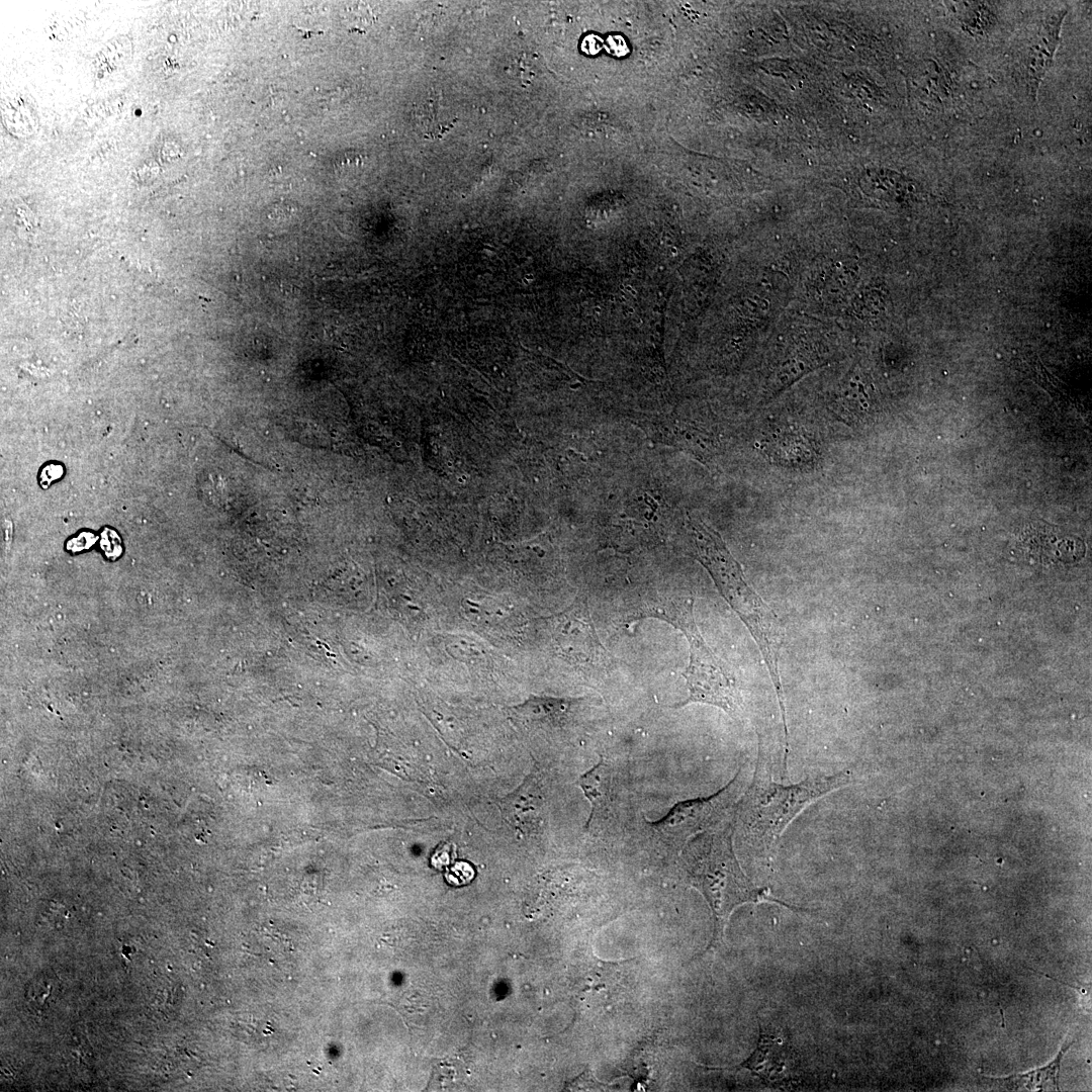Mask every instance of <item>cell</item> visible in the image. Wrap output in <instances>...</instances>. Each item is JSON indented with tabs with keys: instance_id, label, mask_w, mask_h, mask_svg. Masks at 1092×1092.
<instances>
[{
	"instance_id": "obj_6",
	"label": "cell",
	"mask_w": 1092,
	"mask_h": 1092,
	"mask_svg": "<svg viewBox=\"0 0 1092 1092\" xmlns=\"http://www.w3.org/2000/svg\"><path fill=\"white\" fill-rule=\"evenodd\" d=\"M1066 13L1061 11L1044 20L1036 39L1025 52L1022 67L1030 94H1036L1038 84L1053 62Z\"/></svg>"
},
{
	"instance_id": "obj_4",
	"label": "cell",
	"mask_w": 1092,
	"mask_h": 1092,
	"mask_svg": "<svg viewBox=\"0 0 1092 1092\" xmlns=\"http://www.w3.org/2000/svg\"><path fill=\"white\" fill-rule=\"evenodd\" d=\"M732 822L708 829L692 837L680 849L682 867L706 898L713 914L722 920L744 903L776 902L789 906L755 887L743 874L732 843Z\"/></svg>"
},
{
	"instance_id": "obj_12",
	"label": "cell",
	"mask_w": 1092,
	"mask_h": 1092,
	"mask_svg": "<svg viewBox=\"0 0 1092 1092\" xmlns=\"http://www.w3.org/2000/svg\"><path fill=\"white\" fill-rule=\"evenodd\" d=\"M983 4L976 2L972 3V5H969V3H967V6L969 8L964 11L965 13L962 21L966 29H968L969 31H973L975 33H983L985 30L989 29L990 26H992L994 22V16L991 13L990 9H988L987 6Z\"/></svg>"
},
{
	"instance_id": "obj_3",
	"label": "cell",
	"mask_w": 1092,
	"mask_h": 1092,
	"mask_svg": "<svg viewBox=\"0 0 1092 1092\" xmlns=\"http://www.w3.org/2000/svg\"><path fill=\"white\" fill-rule=\"evenodd\" d=\"M849 782L850 775L841 771L782 785L771 780L765 759L759 755L752 783L738 804L733 831L743 845L767 851L805 807Z\"/></svg>"
},
{
	"instance_id": "obj_15",
	"label": "cell",
	"mask_w": 1092,
	"mask_h": 1092,
	"mask_svg": "<svg viewBox=\"0 0 1092 1092\" xmlns=\"http://www.w3.org/2000/svg\"><path fill=\"white\" fill-rule=\"evenodd\" d=\"M295 29H297L301 33L302 37H304V38H307L312 34H322L323 33V31H320V30H315V31L307 30L305 28L298 27V26H295Z\"/></svg>"
},
{
	"instance_id": "obj_10",
	"label": "cell",
	"mask_w": 1092,
	"mask_h": 1092,
	"mask_svg": "<svg viewBox=\"0 0 1092 1092\" xmlns=\"http://www.w3.org/2000/svg\"><path fill=\"white\" fill-rule=\"evenodd\" d=\"M3 122L11 132L29 135L37 125V115L28 102L21 97L8 100L2 107Z\"/></svg>"
},
{
	"instance_id": "obj_13",
	"label": "cell",
	"mask_w": 1092,
	"mask_h": 1092,
	"mask_svg": "<svg viewBox=\"0 0 1092 1092\" xmlns=\"http://www.w3.org/2000/svg\"><path fill=\"white\" fill-rule=\"evenodd\" d=\"M472 868L466 862H457L446 873V879L451 884L462 885L468 883L473 877Z\"/></svg>"
},
{
	"instance_id": "obj_11",
	"label": "cell",
	"mask_w": 1092,
	"mask_h": 1092,
	"mask_svg": "<svg viewBox=\"0 0 1092 1092\" xmlns=\"http://www.w3.org/2000/svg\"><path fill=\"white\" fill-rule=\"evenodd\" d=\"M131 42L123 35L110 39L94 59V67L102 75L123 65L130 57Z\"/></svg>"
},
{
	"instance_id": "obj_1",
	"label": "cell",
	"mask_w": 1092,
	"mask_h": 1092,
	"mask_svg": "<svg viewBox=\"0 0 1092 1092\" xmlns=\"http://www.w3.org/2000/svg\"><path fill=\"white\" fill-rule=\"evenodd\" d=\"M687 529L695 557L708 571L720 595L748 628L759 648L776 690L787 737L785 698L780 674L783 644L780 620L749 585L740 564L715 529L692 516L688 518Z\"/></svg>"
},
{
	"instance_id": "obj_9",
	"label": "cell",
	"mask_w": 1092,
	"mask_h": 1092,
	"mask_svg": "<svg viewBox=\"0 0 1092 1092\" xmlns=\"http://www.w3.org/2000/svg\"><path fill=\"white\" fill-rule=\"evenodd\" d=\"M1073 1044V1042L1064 1045L1059 1052L1058 1056L1053 1062L1043 1068L1030 1071L1025 1074H1017L1007 1078L994 1079L1003 1083L1005 1086L1013 1087L1018 1090L1019 1088L1025 1090H1057L1059 1091L1058 1078L1061 1060L1066 1051Z\"/></svg>"
},
{
	"instance_id": "obj_2",
	"label": "cell",
	"mask_w": 1092,
	"mask_h": 1092,
	"mask_svg": "<svg viewBox=\"0 0 1092 1092\" xmlns=\"http://www.w3.org/2000/svg\"><path fill=\"white\" fill-rule=\"evenodd\" d=\"M631 620L655 618L680 631L689 644V663L682 672L688 697L674 705L715 706L735 720L746 718L741 687L731 666L719 657L703 638L694 617L692 596L660 590H644Z\"/></svg>"
},
{
	"instance_id": "obj_7",
	"label": "cell",
	"mask_w": 1092,
	"mask_h": 1092,
	"mask_svg": "<svg viewBox=\"0 0 1092 1092\" xmlns=\"http://www.w3.org/2000/svg\"><path fill=\"white\" fill-rule=\"evenodd\" d=\"M578 787L590 804V812L585 829L601 822L609 815L616 798V778L614 767L603 758L590 769L581 775Z\"/></svg>"
},
{
	"instance_id": "obj_14",
	"label": "cell",
	"mask_w": 1092,
	"mask_h": 1092,
	"mask_svg": "<svg viewBox=\"0 0 1092 1092\" xmlns=\"http://www.w3.org/2000/svg\"><path fill=\"white\" fill-rule=\"evenodd\" d=\"M454 855L453 844L444 843L436 849L432 857V863L437 869H441L442 867L447 866Z\"/></svg>"
},
{
	"instance_id": "obj_8",
	"label": "cell",
	"mask_w": 1092,
	"mask_h": 1092,
	"mask_svg": "<svg viewBox=\"0 0 1092 1092\" xmlns=\"http://www.w3.org/2000/svg\"><path fill=\"white\" fill-rule=\"evenodd\" d=\"M457 120L451 105L437 94L423 98L414 109L416 127L429 140L442 139L454 127Z\"/></svg>"
},
{
	"instance_id": "obj_5",
	"label": "cell",
	"mask_w": 1092,
	"mask_h": 1092,
	"mask_svg": "<svg viewBox=\"0 0 1092 1092\" xmlns=\"http://www.w3.org/2000/svg\"><path fill=\"white\" fill-rule=\"evenodd\" d=\"M742 784L739 770L726 786L712 796L678 802L663 817L646 822V825L659 843L680 850L695 835L724 822L738 799Z\"/></svg>"
}]
</instances>
